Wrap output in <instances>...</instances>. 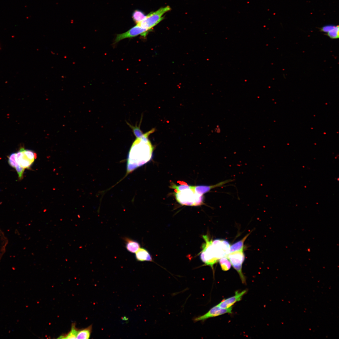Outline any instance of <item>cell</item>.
Listing matches in <instances>:
<instances>
[{
    "label": "cell",
    "instance_id": "obj_1",
    "mask_svg": "<svg viewBox=\"0 0 339 339\" xmlns=\"http://www.w3.org/2000/svg\"><path fill=\"white\" fill-rule=\"evenodd\" d=\"M154 131L152 129L141 137L136 138L133 143L127 159L126 176L151 159L153 147L148 137Z\"/></svg>",
    "mask_w": 339,
    "mask_h": 339
},
{
    "label": "cell",
    "instance_id": "obj_19",
    "mask_svg": "<svg viewBox=\"0 0 339 339\" xmlns=\"http://www.w3.org/2000/svg\"><path fill=\"white\" fill-rule=\"evenodd\" d=\"M338 25L335 26L334 27L326 33V35L332 39H337L339 36Z\"/></svg>",
    "mask_w": 339,
    "mask_h": 339
},
{
    "label": "cell",
    "instance_id": "obj_21",
    "mask_svg": "<svg viewBox=\"0 0 339 339\" xmlns=\"http://www.w3.org/2000/svg\"><path fill=\"white\" fill-rule=\"evenodd\" d=\"M191 186L188 185L186 183H181V185L177 186L174 183L171 184L170 188L175 190V191H179L189 188Z\"/></svg>",
    "mask_w": 339,
    "mask_h": 339
},
{
    "label": "cell",
    "instance_id": "obj_23",
    "mask_svg": "<svg viewBox=\"0 0 339 339\" xmlns=\"http://www.w3.org/2000/svg\"><path fill=\"white\" fill-rule=\"evenodd\" d=\"M8 162L11 167L15 168L17 164L16 153H13L10 155Z\"/></svg>",
    "mask_w": 339,
    "mask_h": 339
},
{
    "label": "cell",
    "instance_id": "obj_11",
    "mask_svg": "<svg viewBox=\"0 0 339 339\" xmlns=\"http://www.w3.org/2000/svg\"><path fill=\"white\" fill-rule=\"evenodd\" d=\"M232 181L231 180H227L220 182L216 185L212 186H204L201 185L197 186H194L195 191L198 193L203 195L204 194L209 191L212 189L221 186L226 183Z\"/></svg>",
    "mask_w": 339,
    "mask_h": 339
},
{
    "label": "cell",
    "instance_id": "obj_8",
    "mask_svg": "<svg viewBox=\"0 0 339 339\" xmlns=\"http://www.w3.org/2000/svg\"><path fill=\"white\" fill-rule=\"evenodd\" d=\"M212 244L219 260L223 257L226 256L229 253L230 245L229 242L226 240L215 239L212 241Z\"/></svg>",
    "mask_w": 339,
    "mask_h": 339
},
{
    "label": "cell",
    "instance_id": "obj_6",
    "mask_svg": "<svg viewBox=\"0 0 339 339\" xmlns=\"http://www.w3.org/2000/svg\"><path fill=\"white\" fill-rule=\"evenodd\" d=\"M148 32L145 29L136 24L126 32L117 35L115 40V43H116L125 39L133 38L139 35L145 37Z\"/></svg>",
    "mask_w": 339,
    "mask_h": 339
},
{
    "label": "cell",
    "instance_id": "obj_17",
    "mask_svg": "<svg viewBox=\"0 0 339 339\" xmlns=\"http://www.w3.org/2000/svg\"><path fill=\"white\" fill-rule=\"evenodd\" d=\"M146 15L142 11L138 10H135L132 15V18L136 24L142 21L145 18Z\"/></svg>",
    "mask_w": 339,
    "mask_h": 339
},
{
    "label": "cell",
    "instance_id": "obj_14",
    "mask_svg": "<svg viewBox=\"0 0 339 339\" xmlns=\"http://www.w3.org/2000/svg\"><path fill=\"white\" fill-rule=\"evenodd\" d=\"M250 234V233H248L241 239L231 245L230 247L229 253L243 250L244 242Z\"/></svg>",
    "mask_w": 339,
    "mask_h": 339
},
{
    "label": "cell",
    "instance_id": "obj_24",
    "mask_svg": "<svg viewBox=\"0 0 339 339\" xmlns=\"http://www.w3.org/2000/svg\"><path fill=\"white\" fill-rule=\"evenodd\" d=\"M15 169L18 175L19 179L20 180L22 179L23 178V174L25 169L22 167L17 163Z\"/></svg>",
    "mask_w": 339,
    "mask_h": 339
},
{
    "label": "cell",
    "instance_id": "obj_12",
    "mask_svg": "<svg viewBox=\"0 0 339 339\" xmlns=\"http://www.w3.org/2000/svg\"><path fill=\"white\" fill-rule=\"evenodd\" d=\"M123 239L126 248L128 252L132 253H135L140 248V244L138 241L128 237H125Z\"/></svg>",
    "mask_w": 339,
    "mask_h": 339
},
{
    "label": "cell",
    "instance_id": "obj_7",
    "mask_svg": "<svg viewBox=\"0 0 339 339\" xmlns=\"http://www.w3.org/2000/svg\"><path fill=\"white\" fill-rule=\"evenodd\" d=\"M232 307L228 308H222L217 305L211 308L204 315L196 317L194 321H204L208 318L220 316L225 314L232 313Z\"/></svg>",
    "mask_w": 339,
    "mask_h": 339
},
{
    "label": "cell",
    "instance_id": "obj_9",
    "mask_svg": "<svg viewBox=\"0 0 339 339\" xmlns=\"http://www.w3.org/2000/svg\"><path fill=\"white\" fill-rule=\"evenodd\" d=\"M247 292L246 289L241 292L236 291L234 296L223 299L217 305L223 308L226 309L232 307L235 303L241 300L243 295Z\"/></svg>",
    "mask_w": 339,
    "mask_h": 339
},
{
    "label": "cell",
    "instance_id": "obj_25",
    "mask_svg": "<svg viewBox=\"0 0 339 339\" xmlns=\"http://www.w3.org/2000/svg\"><path fill=\"white\" fill-rule=\"evenodd\" d=\"M335 26L333 25H325L321 28L320 29V30L321 32L326 33L333 29L334 27Z\"/></svg>",
    "mask_w": 339,
    "mask_h": 339
},
{
    "label": "cell",
    "instance_id": "obj_15",
    "mask_svg": "<svg viewBox=\"0 0 339 339\" xmlns=\"http://www.w3.org/2000/svg\"><path fill=\"white\" fill-rule=\"evenodd\" d=\"M92 325L80 330H78L77 338L87 339L90 338L92 331Z\"/></svg>",
    "mask_w": 339,
    "mask_h": 339
},
{
    "label": "cell",
    "instance_id": "obj_20",
    "mask_svg": "<svg viewBox=\"0 0 339 339\" xmlns=\"http://www.w3.org/2000/svg\"><path fill=\"white\" fill-rule=\"evenodd\" d=\"M128 125L132 129L133 133L136 138H138L142 137L143 134L140 129V126L141 123H140L139 126H138L137 125H135L134 126H132L128 123H127Z\"/></svg>",
    "mask_w": 339,
    "mask_h": 339
},
{
    "label": "cell",
    "instance_id": "obj_5",
    "mask_svg": "<svg viewBox=\"0 0 339 339\" xmlns=\"http://www.w3.org/2000/svg\"><path fill=\"white\" fill-rule=\"evenodd\" d=\"M232 266L239 274L242 282H246L245 277L242 272V266L245 259L243 250L229 253L226 256Z\"/></svg>",
    "mask_w": 339,
    "mask_h": 339
},
{
    "label": "cell",
    "instance_id": "obj_22",
    "mask_svg": "<svg viewBox=\"0 0 339 339\" xmlns=\"http://www.w3.org/2000/svg\"><path fill=\"white\" fill-rule=\"evenodd\" d=\"M24 152L27 158L34 162L36 158V153L32 151L25 149L24 150Z\"/></svg>",
    "mask_w": 339,
    "mask_h": 339
},
{
    "label": "cell",
    "instance_id": "obj_10",
    "mask_svg": "<svg viewBox=\"0 0 339 339\" xmlns=\"http://www.w3.org/2000/svg\"><path fill=\"white\" fill-rule=\"evenodd\" d=\"M24 148H22L17 153V163L24 169L29 168L33 162L28 159L24 154Z\"/></svg>",
    "mask_w": 339,
    "mask_h": 339
},
{
    "label": "cell",
    "instance_id": "obj_3",
    "mask_svg": "<svg viewBox=\"0 0 339 339\" xmlns=\"http://www.w3.org/2000/svg\"><path fill=\"white\" fill-rule=\"evenodd\" d=\"M169 6L161 8L146 15L142 21L137 24L146 30L148 32L163 19V15L170 10Z\"/></svg>",
    "mask_w": 339,
    "mask_h": 339
},
{
    "label": "cell",
    "instance_id": "obj_13",
    "mask_svg": "<svg viewBox=\"0 0 339 339\" xmlns=\"http://www.w3.org/2000/svg\"><path fill=\"white\" fill-rule=\"evenodd\" d=\"M136 260L139 261H152V259L148 251L143 248H140L135 253Z\"/></svg>",
    "mask_w": 339,
    "mask_h": 339
},
{
    "label": "cell",
    "instance_id": "obj_26",
    "mask_svg": "<svg viewBox=\"0 0 339 339\" xmlns=\"http://www.w3.org/2000/svg\"><path fill=\"white\" fill-rule=\"evenodd\" d=\"M0 49H1V47H0Z\"/></svg>",
    "mask_w": 339,
    "mask_h": 339
},
{
    "label": "cell",
    "instance_id": "obj_18",
    "mask_svg": "<svg viewBox=\"0 0 339 339\" xmlns=\"http://www.w3.org/2000/svg\"><path fill=\"white\" fill-rule=\"evenodd\" d=\"M219 263L221 269L224 271L229 270L231 266V264L226 256L223 257L219 260Z\"/></svg>",
    "mask_w": 339,
    "mask_h": 339
},
{
    "label": "cell",
    "instance_id": "obj_2",
    "mask_svg": "<svg viewBox=\"0 0 339 339\" xmlns=\"http://www.w3.org/2000/svg\"><path fill=\"white\" fill-rule=\"evenodd\" d=\"M176 201L182 205L198 206L203 203V196L196 192L194 186L174 193Z\"/></svg>",
    "mask_w": 339,
    "mask_h": 339
},
{
    "label": "cell",
    "instance_id": "obj_16",
    "mask_svg": "<svg viewBox=\"0 0 339 339\" xmlns=\"http://www.w3.org/2000/svg\"><path fill=\"white\" fill-rule=\"evenodd\" d=\"M78 330L75 327V324H72L70 331L67 334L62 335L58 338L61 339H77Z\"/></svg>",
    "mask_w": 339,
    "mask_h": 339
},
{
    "label": "cell",
    "instance_id": "obj_4",
    "mask_svg": "<svg viewBox=\"0 0 339 339\" xmlns=\"http://www.w3.org/2000/svg\"><path fill=\"white\" fill-rule=\"evenodd\" d=\"M203 237L205 243L202 245V250L200 254V258L206 265L210 266L213 269V266L218 261L217 258L215 250L212 244V239L210 240L207 235H204Z\"/></svg>",
    "mask_w": 339,
    "mask_h": 339
}]
</instances>
